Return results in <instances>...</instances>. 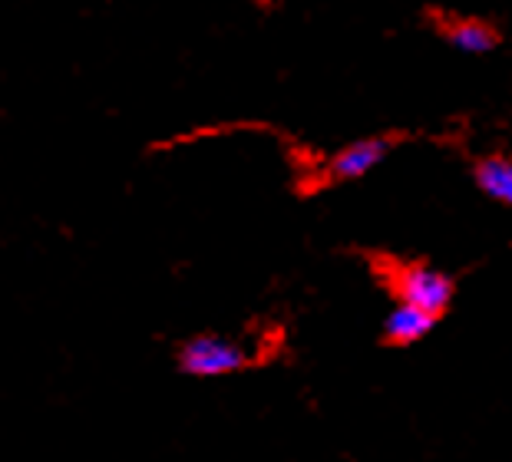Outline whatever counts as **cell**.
Instances as JSON below:
<instances>
[{
	"instance_id": "6da1fadb",
	"label": "cell",
	"mask_w": 512,
	"mask_h": 462,
	"mask_svg": "<svg viewBox=\"0 0 512 462\" xmlns=\"http://www.w3.org/2000/svg\"><path fill=\"white\" fill-rule=\"evenodd\" d=\"M268 340H245L228 334H195L176 347V363L185 377L209 380V377H228V373L252 370L271 357Z\"/></svg>"
},
{
	"instance_id": "7a4b0ae2",
	"label": "cell",
	"mask_w": 512,
	"mask_h": 462,
	"mask_svg": "<svg viewBox=\"0 0 512 462\" xmlns=\"http://www.w3.org/2000/svg\"><path fill=\"white\" fill-rule=\"evenodd\" d=\"M384 274L390 291L400 297V304L420 307V311L440 317L453 301V281L443 271L427 268V264H387Z\"/></svg>"
},
{
	"instance_id": "3957f363",
	"label": "cell",
	"mask_w": 512,
	"mask_h": 462,
	"mask_svg": "<svg viewBox=\"0 0 512 462\" xmlns=\"http://www.w3.org/2000/svg\"><path fill=\"white\" fill-rule=\"evenodd\" d=\"M390 149H394V142L384 139V136H370L361 142H351V146L334 152V156L321 165V185L364 179L370 169H377V165L387 159Z\"/></svg>"
},
{
	"instance_id": "277c9868",
	"label": "cell",
	"mask_w": 512,
	"mask_h": 462,
	"mask_svg": "<svg viewBox=\"0 0 512 462\" xmlns=\"http://www.w3.org/2000/svg\"><path fill=\"white\" fill-rule=\"evenodd\" d=\"M437 321H440L437 314H427L410 304H397L384 321V340L390 347H410L427 337L430 330L437 327Z\"/></svg>"
},
{
	"instance_id": "5b68a950",
	"label": "cell",
	"mask_w": 512,
	"mask_h": 462,
	"mask_svg": "<svg viewBox=\"0 0 512 462\" xmlns=\"http://www.w3.org/2000/svg\"><path fill=\"white\" fill-rule=\"evenodd\" d=\"M476 185L496 202L512 205V159L493 156L476 165Z\"/></svg>"
},
{
	"instance_id": "8992f818",
	"label": "cell",
	"mask_w": 512,
	"mask_h": 462,
	"mask_svg": "<svg viewBox=\"0 0 512 462\" xmlns=\"http://www.w3.org/2000/svg\"><path fill=\"white\" fill-rule=\"evenodd\" d=\"M446 40L463 53H489L499 43L496 30L479 24V20H456L446 27Z\"/></svg>"
}]
</instances>
